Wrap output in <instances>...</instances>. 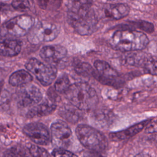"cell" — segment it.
Returning <instances> with one entry per match:
<instances>
[{
	"label": "cell",
	"mask_w": 157,
	"mask_h": 157,
	"mask_svg": "<svg viewBox=\"0 0 157 157\" xmlns=\"http://www.w3.org/2000/svg\"><path fill=\"white\" fill-rule=\"evenodd\" d=\"M67 9L68 21L78 34L90 35L97 29L98 18L92 0H70Z\"/></svg>",
	"instance_id": "1"
},
{
	"label": "cell",
	"mask_w": 157,
	"mask_h": 157,
	"mask_svg": "<svg viewBox=\"0 0 157 157\" xmlns=\"http://www.w3.org/2000/svg\"><path fill=\"white\" fill-rule=\"evenodd\" d=\"M2 157H25V153L19 148L12 147L7 150Z\"/></svg>",
	"instance_id": "26"
},
{
	"label": "cell",
	"mask_w": 157,
	"mask_h": 157,
	"mask_svg": "<svg viewBox=\"0 0 157 157\" xmlns=\"http://www.w3.org/2000/svg\"><path fill=\"white\" fill-rule=\"evenodd\" d=\"M54 157H78L74 153L63 148H55L52 151Z\"/></svg>",
	"instance_id": "25"
},
{
	"label": "cell",
	"mask_w": 157,
	"mask_h": 157,
	"mask_svg": "<svg viewBox=\"0 0 157 157\" xmlns=\"http://www.w3.org/2000/svg\"><path fill=\"white\" fill-rule=\"evenodd\" d=\"M12 6L17 10L25 12L29 9V2L28 0H12Z\"/></svg>",
	"instance_id": "24"
},
{
	"label": "cell",
	"mask_w": 157,
	"mask_h": 157,
	"mask_svg": "<svg viewBox=\"0 0 157 157\" xmlns=\"http://www.w3.org/2000/svg\"><path fill=\"white\" fill-rule=\"evenodd\" d=\"M21 50L19 41L0 35V55L13 56L17 55Z\"/></svg>",
	"instance_id": "14"
},
{
	"label": "cell",
	"mask_w": 157,
	"mask_h": 157,
	"mask_svg": "<svg viewBox=\"0 0 157 157\" xmlns=\"http://www.w3.org/2000/svg\"><path fill=\"white\" fill-rule=\"evenodd\" d=\"M1 88H2V85H1V83H0V92H1Z\"/></svg>",
	"instance_id": "30"
},
{
	"label": "cell",
	"mask_w": 157,
	"mask_h": 157,
	"mask_svg": "<svg viewBox=\"0 0 157 157\" xmlns=\"http://www.w3.org/2000/svg\"><path fill=\"white\" fill-rule=\"evenodd\" d=\"M134 157H150V156L148 155H146V154L140 153V154H138V155H136Z\"/></svg>",
	"instance_id": "28"
},
{
	"label": "cell",
	"mask_w": 157,
	"mask_h": 157,
	"mask_svg": "<svg viewBox=\"0 0 157 157\" xmlns=\"http://www.w3.org/2000/svg\"><path fill=\"white\" fill-rule=\"evenodd\" d=\"M148 42L147 36L144 33L130 29L117 31L110 39L112 48L121 52L143 50Z\"/></svg>",
	"instance_id": "2"
},
{
	"label": "cell",
	"mask_w": 157,
	"mask_h": 157,
	"mask_svg": "<svg viewBox=\"0 0 157 157\" xmlns=\"http://www.w3.org/2000/svg\"><path fill=\"white\" fill-rule=\"evenodd\" d=\"M39 7L45 10H55L61 4V0H37Z\"/></svg>",
	"instance_id": "22"
},
{
	"label": "cell",
	"mask_w": 157,
	"mask_h": 157,
	"mask_svg": "<svg viewBox=\"0 0 157 157\" xmlns=\"http://www.w3.org/2000/svg\"><path fill=\"white\" fill-rule=\"evenodd\" d=\"M28 149L29 153L33 157H50L45 149L37 145H31Z\"/></svg>",
	"instance_id": "23"
},
{
	"label": "cell",
	"mask_w": 157,
	"mask_h": 157,
	"mask_svg": "<svg viewBox=\"0 0 157 157\" xmlns=\"http://www.w3.org/2000/svg\"><path fill=\"white\" fill-rule=\"evenodd\" d=\"M74 69L78 74L84 77H88L89 75L93 77L95 74V71L93 67L86 63L77 62L74 66Z\"/></svg>",
	"instance_id": "20"
},
{
	"label": "cell",
	"mask_w": 157,
	"mask_h": 157,
	"mask_svg": "<svg viewBox=\"0 0 157 157\" xmlns=\"http://www.w3.org/2000/svg\"><path fill=\"white\" fill-rule=\"evenodd\" d=\"M59 33V29L55 24L41 22L37 24L33 29L31 28L29 40L33 44L48 42L55 39Z\"/></svg>",
	"instance_id": "7"
},
{
	"label": "cell",
	"mask_w": 157,
	"mask_h": 157,
	"mask_svg": "<svg viewBox=\"0 0 157 157\" xmlns=\"http://www.w3.org/2000/svg\"><path fill=\"white\" fill-rule=\"evenodd\" d=\"M7 7V5L2 2H0V12L4 10Z\"/></svg>",
	"instance_id": "27"
},
{
	"label": "cell",
	"mask_w": 157,
	"mask_h": 157,
	"mask_svg": "<svg viewBox=\"0 0 157 157\" xmlns=\"http://www.w3.org/2000/svg\"><path fill=\"white\" fill-rule=\"evenodd\" d=\"M149 121L150 120H145L138 124H136L126 129L115 132H112L109 134V137L113 141L124 140L140 132L147 125Z\"/></svg>",
	"instance_id": "15"
},
{
	"label": "cell",
	"mask_w": 157,
	"mask_h": 157,
	"mask_svg": "<svg viewBox=\"0 0 157 157\" xmlns=\"http://www.w3.org/2000/svg\"><path fill=\"white\" fill-rule=\"evenodd\" d=\"M51 138L53 143L59 147H67L71 144L72 131L69 126L62 121H58L52 124L50 127Z\"/></svg>",
	"instance_id": "9"
},
{
	"label": "cell",
	"mask_w": 157,
	"mask_h": 157,
	"mask_svg": "<svg viewBox=\"0 0 157 157\" xmlns=\"http://www.w3.org/2000/svg\"><path fill=\"white\" fill-rule=\"evenodd\" d=\"M39 55L47 63H55L59 62L66 57L67 50L61 45H48L44 47L40 50Z\"/></svg>",
	"instance_id": "13"
},
{
	"label": "cell",
	"mask_w": 157,
	"mask_h": 157,
	"mask_svg": "<svg viewBox=\"0 0 157 157\" xmlns=\"http://www.w3.org/2000/svg\"><path fill=\"white\" fill-rule=\"evenodd\" d=\"M129 7L126 4L118 3L109 4L105 9L106 17L113 20H120L128 15Z\"/></svg>",
	"instance_id": "16"
},
{
	"label": "cell",
	"mask_w": 157,
	"mask_h": 157,
	"mask_svg": "<svg viewBox=\"0 0 157 157\" xmlns=\"http://www.w3.org/2000/svg\"><path fill=\"white\" fill-rule=\"evenodd\" d=\"M126 62L133 66L143 67L152 75L156 74V63L155 59L148 54L144 53H132L126 57Z\"/></svg>",
	"instance_id": "12"
},
{
	"label": "cell",
	"mask_w": 157,
	"mask_h": 157,
	"mask_svg": "<svg viewBox=\"0 0 157 157\" xmlns=\"http://www.w3.org/2000/svg\"><path fill=\"white\" fill-rule=\"evenodd\" d=\"M70 86L71 83L68 77L66 75H63L55 82L54 88L59 93H65Z\"/></svg>",
	"instance_id": "21"
},
{
	"label": "cell",
	"mask_w": 157,
	"mask_h": 157,
	"mask_svg": "<svg viewBox=\"0 0 157 157\" xmlns=\"http://www.w3.org/2000/svg\"><path fill=\"white\" fill-rule=\"evenodd\" d=\"M34 23V18L26 15L15 17L4 23L0 28L2 36L21 37L26 35L33 28Z\"/></svg>",
	"instance_id": "5"
},
{
	"label": "cell",
	"mask_w": 157,
	"mask_h": 157,
	"mask_svg": "<svg viewBox=\"0 0 157 157\" xmlns=\"http://www.w3.org/2000/svg\"><path fill=\"white\" fill-rule=\"evenodd\" d=\"M26 67L44 86L50 85L56 78L57 71L55 67L46 65L36 58H31L26 64Z\"/></svg>",
	"instance_id": "6"
},
{
	"label": "cell",
	"mask_w": 157,
	"mask_h": 157,
	"mask_svg": "<svg viewBox=\"0 0 157 157\" xmlns=\"http://www.w3.org/2000/svg\"><path fill=\"white\" fill-rule=\"evenodd\" d=\"M75 134L81 144L88 150L100 152L106 149V137L98 129L86 125L79 124L75 129Z\"/></svg>",
	"instance_id": "4"
},
{
	"label": "cell",
	"mask_w": 157,
	"mask_h": 157,
	"mask_svg": "<svg viewBox=\"0 0 157 157\" xmlns=\"http://www.w3.org/2000/svg\"><path fill=\"white\" fill-rule=\"evenodd\" d=\"M70 103L80 110H88L98 102L95 90L88 83L78 82L71 85L65 93Z\"/></svg>",
	"instance_id": "3"
},
{
	"label": "cell",
	"mask_w": 157,
	"mask_h": 157,
	"mask_svg": "<svg viewBox=\"0 0 157 157\" xmlns=\"http://www.w3.org/2000/svg\"><path fill=\"white\" fill-rule=\"evenodd\" d=\"M33 80L31 74L25 71L20 70L13 73L9 78V83L13 86H22L28 84Z\"/></svg>",
	"instance_id": "18"
},
{
	"label": "cell",
	"mask_w": 157,
	"mask_h": 157,
	"mask_svg": "<svg viewBox=\"0 0 157 157\" xmlns=\"http://www.w3.org/2000/svg\"><path fill=\"white\" fill-rule=\"evenodd\" d=\"M56 108V105L55 104L48 102H43L31 109L28 112L26 117L31 118L34 117H42L47 116L52 113L55 110Z\"/></svg>",
	"instance_id": "17"
},
{
	"label": "cell",
	"mask_w": 157,
	"mask_h": 157,
	"mask_svg": "<svg viewBox=\"0 0 157 157\" xmlns=\"http://www.w3.org/2000/svg\"><path fill=\"white\" fill-rule=\"evenodd\" d=\"M42 99L40 90L36 86L24 85L17 93L18 104L22 107H27L39 102Z\"/></svg>",
	"instance_id": "11"
},
{
	"label": "cell",
	"mask_w": 157,
	"mask_h": 157,
	"mask_svg": "<svg viewBox=\"0 0 157 157\" xmlns=\"http://www.w3.org/2000/svg\"><path fill=\"white\" fill-rule=\"evenodd\" d=\"M24 134L37 145H47L51 140V135L48 128L42 123L34 122L25 125Z\"/></svg>",
	"instance_id": "8"
},
{
	"label": "cell",
	"mask_w": 157,
	"mask_h": 157,
	"mask_svg": "<svg viewBox=\"0 0 157 157\" xmlns=\"http://www.w3.org/2000/svg\"><path fill=\"white\" fill-rule=\"evenodd\" d=\"M94 66L98 73L95 72L94 77L104 84L115 86L121 83L117 81L118 74L107 63L104 61L97 60L94 62Z\"/></svg>",
	"instance_id": "10"
},
{
	"label": "cell",
	"mask_w": 157,
	"mask_h": 157,
	"mask_svg": "<svg viewBox=\"0 0 157 157\" xmlns=\"http://www.w3.org/2000/svg\"><path fill=\"white\" fill-rule=\"evenodd\" d=\"M106 1H117L119 0H106Z\"/></svg>",
	"instance_id": "29"
},
{
	"label": "cell",
	"mask_w": 157,
	"mask_h": 157,
	"mask_svg": "<svg viewBox=\"0 0 157 157\" xmlns=\"http://www.w3.org/2000/svg\"><path fill=\"white\" fill-rule=\"evenodd\" d=\"M78 110V109L74 106V107L69 106H63L60 110L59 114L67 121L71 122H76L80 118Z\"/></svg>",
	"instance_id": "19"
}]
</instances>
